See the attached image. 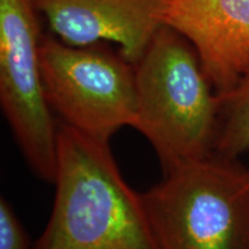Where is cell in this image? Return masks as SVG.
Returning <instances> with one entry per match:
<instances>
[{"label": "cell", "mask_w": 249, "mask_h": 249, "mask_svg": "<svg viewBox=\"0 0 249 249\" xmlns=\"http://www.w3.org/2000/svg\"><path fill=\"white\" fill-rule=\"evenodd\" d=\"M55 197L33 249H158L142 200L121 177L108 142L57 127Z\"/></svg>", "instance_id": "6da1fadb"}, {"label": "cell", "mask_w": 249, "mask_h": 249, "mask_svg": "<svg viewBox=\"0 0 249 249\" xmlns=\"http://www.w3.org/2000/svg\"><path fill=\"white\" fill-rule=\"evenodd\" d=\"M134 67L138 113L133 128L154 147L163 172L214 154L220 96L188 40L160 27Z\"/></svg>", "instance_id": "7a4b0ae2"}, {"label": "cell", "mask_w": 249, "mask_h": 249, "mask_svg": "<svg viewBox=\"0 0 249 249\" xmlns=\"http://www.w3.org/2000/svg\"><path fill=\"white\" fill-rule=\"evenodd\" d=\"M158 249H249V169L214 154L142 194Z\"/></svg>", "instance_id": "3957f363"}, {"label": "cell", "mask_w": 249, "mask_h": 249, "mask_svg": "<svg viewBox=\"0 0 249 249\" xmlns=\"http://www.w3.org/2000/svg\"><path fill=\"white\" fill-rule=\"evenodd\" d=\"M39 62L46 101L60 123L103 142L138 113L135 67L95 45L42 37Z\"/></svg>", "instance_id": "277c9868"}, {"label": "cell", "mask_w": 249, "mask_h": 249, "mask_svg": "<svg viewBox=\"0 0 249 249\" xmlns=\"http://www.w3.org/2000/svg\"><path fill=\"white\" fill-rule=\"evenodd\" d=\"M33 0H0V103L24 160L38 178L53 182L57 127L46 101Z\"/></svg>", "instance_id": "5b68a950"}, {"label": "cell", "mask_w": 249, "mask_h": 249, "mask_svg": "<svg viewBox=\"0 0 249 249\" xmlns=\"http://www.w3.org/2000/svg\"><path fill=\"white\" fill-rule=\"evenodd\" d=\"M170 0H33L50 28L74 46L112 42L135 65L164 26Z\"/></svg>", "instance_id": "8992f818"}, {"label": "cell", "mask_w": 249, "mask_h": 249, "mask_svg": "<svg viewBox=\"0 0 249 249\" xmlns=\"http://www.w3.org/2000/svg\"><path fill=\"white\" fill-rule=\"evenodd\" d=\"M164 26L194 48L218 96L249 68V0H170Z\"/></svg>", "instance_id": "52a82bcc"}, {"label": "cell", "mask_w": 249, "mask_h": 249, "mask_svg": "<svg viewBox=\"0 0 249 249\" xmlns=\"http://www.w3.org/2000/svg\"><path fill=\"white\" fill-rule=\"evenodd\" d=\"M249 151V68L238 85L220 96L219 128L214 152L238 160Z\"/></svg>", "instance_id": "ba28073f"}, {"label": "cell", "mask_w": 249, "mask_h": 249, "mask_svg": "<svg viewBox=\"0 0 249 249\" xmlns=\"http://www.w3.org/2000/svg\"><path fill=\"white\" fill-rule=\"evenodd\" d=\"M29 240L11 204L0 200V249H28Z\"/></svg>", "instance_id": "9c48e42d"}]
</instances>
